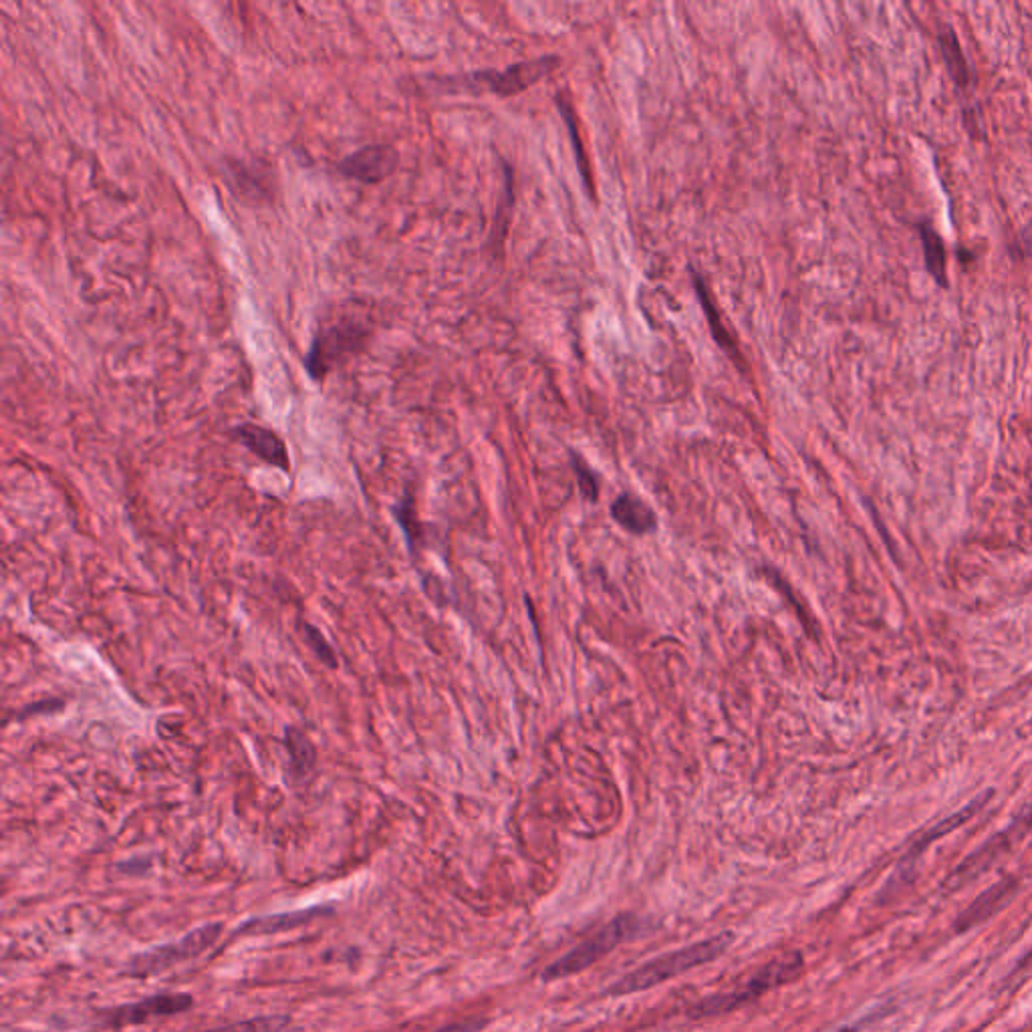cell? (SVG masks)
Listing matches in <instances>:
<instances>
[{
	"mask_svg": "<svg viewBox=\"0 0 1032 1032\" xmlns=\"http://www.w3.org/2000/svg\"><path fill=\"white\" fill-rule=\"evenodd\" d=\"M486 1024H489V1020L486 1019L470 1017V1019L458 1020V1022H452V1024L442 1027V1029H438V1031L434 1032H480Z\"/></svg>",
	"mask_w": 1032,
	"mask_h": 1032,
	"instance_id": "23",
	"label": "cell"
},
{
	"mask_svg": "<svg viewBox=\"0 0 1032 1032\" xmlns=\"http://www.w3.org/2000/svg\"><path fill=\"white\" fill-rule=\"evenodd\" d=\"M1014 250L1020 258H1032V221L1017 234Z\"/></svg>",
	"mask_w": 1032,
	"mask_h": 1032,
	"instance_id": "24",
	"label": "cell"
},
{
	"mask_svg": "<svg viewBox=\"0 0 1032 1032\" xmlns=\"http://www.w3.org/2000/svg\"><path fill=\"white\" fill-rule=\"evenodd\" d=\"M194 1007V998L190 995H180V992H164V995H154L134 1002V1005H123V1007L110 1008L99 1014L108 1027L122 1029V1027H134V1024H144L149 1020L161 1019V1017H172L180 1014Z\"/></svg>",
	"mask_w": 1032,
	"mask_h": 1032,
	"instance_id": "8",
	"label": "cell"
},
{
	"mask_svg": "<svg viewBox=\"0 0 1032 1032\" xmlns=\"http://www.w3.org/2000/svg\"><path fill=\"white\" fill-rule=\"evenodd\" d=\"M224 182L246 204H265L274 197V172L267 161L224 160Z\"/></svg>",
	"mask_w": 1032,
	"mask_h": 1032,
	"instance_id": "9",
	"label": "cell"
},
{
	"mask_svg": "<svg viewBox=\"0 0 1032 1032\" xmlns=\"http://www.w3.org/2000/svg\"><path fill=\"white\" fill-rule=\"evenodd\" d=\"M614 516L617 518V523L624 527V529L631 530V532H648L655 527V516H653L652 511L641 503L636 496H621L617 503L614 504Z\"/></svg>",
	"mask_w": 1032,
	"mask_h": 1032,
	"instance_id": "17",
	"label": "cell"
},
{
	"mask_svg": "<svg viewBox=\"0 0 1032 1032\" xmlns=\"http://www.w3.org/2000/svg\"><path fill=\"white\" fill-rule=\"evenodd\" d=\"M291 1022V1017L281 1014V1017H257V1019L243 1020L234 1022L228 1027H221L214 1031L206 1032H279Z\"/></svg>",
	"mask_w": 1032,
	"mask_h": 1032,
	"instance_id": "20",
	"label": "cell"
},
{
	"mask_svg": "<svg viewBox=\"0 0 1032 1032\" xmlns=\"http://www.w3.org/2000/svg\"><path fill=\"white\" fill-rule=\"evenodd\" d=\"M371 339V321L361 309L345 307L337 319L321 325L315 333L305 368L313 380H325L333 369L341 368L351 357L361 354Z\"/></svg>",
	"mask_w": 1032,
	"mask_h": 1032,
	"instance_id": "2",
	"label": "cell"
},
{
	"mask_svg": "<svg viewBox=\"0 0 1032 1032\" xmlns=\"http://www.w3.org/2000/svg\"><path fill=\"white\" fill-rule=\"evenodd\" d=\"M692 274H694L696 293H698V299H700L704 313H706V317H708V325H710V332H713L716 344L720 345L722 349H726L728 354H732V357H738L734 339H732V337L728 335V332H726V327L722 325V319H720V313H718L716 307H714L713 299H710V293H708L706 284H704V281H702L700 274H698V272H692Z\"/></svg>",
	"mask_w": 1032,
	"mask_h": 1032,
	"instance_id": "18",
	"label": "cell"
},
{
	"mask_svg": "<svg viewBox=\"0 0 1032 1032\" xmlns=\"http://www.w3.org/2000/svg\"><path fill=\"white\" fill-rule=\"evenodd\" d=\"M284 742H287V750H289V756H291L293 773L299 774V776L307 774L315 766V759H317L315 747L311 744L307 734L299 728H287Z\"/></svg>",
	"mask_w": 1032,
	"mask_h": 1032,
	"instance_id": "19",
	"label": "cell"
},
{
	"mask_svg": "<svg viewBox=\"0 0 1032 1032\" xmlns=\"http://www.w3.org/2000/svg\"><path fill=\"white\" fill-rule=\"evenodd\" d=\"M233 436L245 448H248L253 455L258 456L262 462L283 468V470H289V467H291L287 446L279 438V434H274L269 428L258 426V424H240V426L234 428Z\"/></svg>",
	"mask_w": 1032,
	"mask_h": 1032,
	"instance_id": "12",
	"label": "cell"
},
{
	"mask_svg": "<svg viewBox=\"0 0 1032 1032\" xmlns=\"http://www.w3.org/2000/svg\"><path fill=\"white\" fill-rule=\"evenodd\" d=\"M732 942H734V935L725 932V934L713 935L704 942L680 947L676 952H668L664 956H658L641 964L636 971L627 972L626 976H621L607 988V995L626 996L650 990L653 986L664 984L665 980L677 978L680 974H686L698 966L720 958L726 950L732 946Z\"/></svg>",
	"mask_w": 1032,
	"mask_h": 1032,
	"instance_id": "1",
	"label": "cell"
},
{
	"mask_svg": "<svg viewBox=\"0 0 1032 1032\" xmlns=\"http://www.w3.org/2000/svg\"><path fill=\"white\" fill-rule=\"evenodd\" d=\"M222 934V923H206L182 935L178 942L164 946L149 947L136 954L127 962V974L132 978H149L161 972L170 971L176 964L197 958L202 952L214 946Z\"/></svg>",
	"mask_w": 1032,
	"mask_h": 1032,
	"instance_id": "5",
	"label": "cell"
},
{
	"mask_svg": "<svg viewBox=\"0 0 1032 1032\" xmlns=\"http://www.w3.org/2000/svg\"><path fill=\"white\" fill-rule=\"evenodd\" d=\"M557 101H559V105H561V111H563V115H565L567 125H569V132H571V137L575 139V154H577L579 168H581V173H583V176H585V180H587V170H585V158H583V149H581V142H579V136H577V123H575V117L571 115V108L567 105L565 99L559 98L557 99Z\"/></svg>",
	"mask_w": 1032,
	"mask_h": 1032,
	"instance_id": "22",
	"label": "cell"
},
{
	"mask_svg": "<svg viewBox=\"0 0 1032 1032\" xmlns=\"http://www.w3.org/2000/svg\"><path fill=\"white\" fill-rule=\"evenodd\" d=\"M303 629H305V641H307L309 648L315 652V655L319 658L321 662L325 665H329V668H337L335 652H333L329 641L325 639V636L321 633L319 629L311 626V624H305Z\"/></svg>",
	"mask_w": 1032,
	"mask_h": 1032,
	"instance_id": "21",
	"label": "cell"
},
{
	"mask_svg": "<svg viewBox=\"0 0 1032 1032\" xmlns=\"http://www.w3.org/2000/svg\"><path fill=\"white\" fill-rule=\"evenodd\" d=\"M990 797H992V790H988V793H984V795H980V797H976V799L972 800L971 805H966L964 809H960L958 812H954L952 817H947V819H944L942 823L935 825L934 829H930V831H928V833H926V835H923L922 839H920V841H918V843H916V845L910 849V853L906 855V860L901 861V863H908V861L918 860V855H920L923 849L928 848L932 841L940 839V837L947 835L950 831L958 829L960 825L966 823L968 819H972L976 812L983 809L984 805L990 800Z\"/></svg>",
	"mask_w": 1032,
	"mask_h": 1032,
	"instance_id": "15",
	"label": "cell"
},
{
	"mask_svg": "<svg viewBox=\"0 0 1032 1032\" xmlns=\"http://www.w3.org/2000/svg\"><path fill=\"white\" fill-rule=\"evenodd\" d=\"M872 1017L873 1014H867V1019H861L860 1022H853V1024H849V1027H843L841 1031H837V1032H860L861 1029L865 1027V1024H870V1022H872L873 1020Z\"/></svg>",
	"mask_w": 1032,
	"mask_h": 1032,
	"instance_id": "25",
	"label": "cell"
},
{
	"mask_svg": "<svg viewBox=\"0 0 1032 1032\" xmlns=\"http://www.w3.org/2000/svg\"><path fill=\"white\" fill-rule=\"evenodd\" d=\"M397 164H400V154L394 146L369 144L345 156L344 160L337 164V170L345 178L356 180L361 184H381L395 172Z\"/></svg>",
	"mask_w": 1032,
	"mask_h": 1032,
	"instance_id": "10",
	"label": "cell"
},
{
	"mask_svg": "<svg viewBox=\"0 0 1032 1032\" xmlns=\"http://www.w3.org/2000/svg\"><path fill=\"white\" fill-rule=\"evenodd\" d=\"M916 228H918V234L922 238L926 269L932 274L935 283L940 284L942 289H947L950 283H947L946 277V246H944L942 236L935 233L928 222H920Z\"/></svg>",
	"mask_w": 1032,
	"mask_h": 1032,
	"instance_id": "16",
	"label": "cell"
},
{
	"mask_svg": "<svg viewBox=\"0 0 1032 1032\" xmlns=\"http://www.w3.org/2000/svg\"><path fill=\"white\" fill-rule=\"evenodd\" d=\"M559 57H541L535 61L518 63L504 71H480L460 79H450L448 83L470 89H489L498 96H516L535 86L545 75L551 74L559 67Z\"/></svg>",
	"mask_w": 1032,
	"mask_h": 1032,
	"instance_id": "6",
	"label": "cell"
},
{
	"mask_svg": "<svg viewBox=\"0 0 1032 1032\" xmlns=\"http://www.w3.org/2000/svg\"><path fill=\"white\" fill-rule=\"evenodd\" d=\"M938 45L942 51V57L946 63L947 74L952 77L954 86L960 93H968L974 87V74H972L971 63L966 59L958 37L952 26H942L938 33Z\"/></svg>",
	"mask_w": 1032,
	"mask_h": 1032,
	"instance_id": "14",
	"label": "cell"
},
{
	"mask_svg": "<svg viewBox=\"0 0 1032 1032\" xmlns=\"http://www.w3.org/2000/svg\"><path fill=\"white\" fill-rule=\"evenodd\" d=\"M1019 891L1017 877H1005L998 884L988 887L984 894L976 897L966 910L962 911L956 920V932H968L972 928L988 922L1002 908H1007L1010 899Z\"/></svg>",
	"mask_w": 1032,
	"mask_h": 1032,
	"instance_id": "11",
	"label": "cell"
},
{
	"mask_svg": "<svg viewBox=\"0 0 1032 1032\" xmlns=\"http://www.w3.org/2000/svg\"><path fill=\"white\" fill-rule=\"evenodd\" d=\"M332 913L329 908H309V910L287 911V913H274V916H262V918H253L243 923L236 934L243 935H269L277 932H287L299 926L313 922L315 918Z\"/></svg>",
	"mask_w": 1032,
	"mask_h": 1032,
	"instance_id": "13",
	"label": "cell"
},
{
	"mask_svg": "<svg viewBox=\"0 0 1032 1032\" xmlns=\"http://www.w3.org/2000/svg\"><path fill=\"white\" fill-rule=\"evenodd\" d=\"M1032 825V809L1031 811L1024 812L1020 817L1019 821L1010 825L1008 829H1005L1002 833L992 837L990 841H986L983 848L978 851H974L971 857L960 863L958 867L954 870V873H950V877L946 879V889L947 891H958L964 885L972 884L974 879H978L988 867L995 865V861L1005 855L1010 845L1019 839L1029 827Z\"/></svg>",
	"mask_w": 1032,
	"mask_h": 1032,
	"instance_id": "7",
	"label": "cell"
},
{
	"mask_svg": "<svg viewBox=\"0 0 1032 1032\" xmlns=\"http://www.w3.org/2000/svg\"><path fill=\"white\" fill-rule=\"evenodd\" d=\"M803 968H805V960L800 952H787L783 956H776L754 972L744 986H740L732 992L704 998L698 1005H694L689 1010V1019H710V1017H720V1014L738 1010L752 1000H756L759 996L797 980L803 974Z\"/></svg>",
	"mask_w": 1032,
	"mask_h": 1032,
	"instance_id": "3",
	"label": "cell"
},
{
	"mask_svg": "<svg viewBox=\"0 0 1032 1032\" xmlns=\"http://www.w3.org/2000/svg\"><path fill=\"white\" fill-rule=\"evenodd\" d=\"M638 930L639 918H636L633 913L615 916L614 920L607 926H603L599 932L590 935L579 946L569 950L565 956H561V958L554 960L553 964H549L542 972V980L545 983H554V980L569 978V976H575L579 972L587 971L593 964H597L599 960L605 958L612 950H615L619 944H624L631 935L638 934Z\"/></svg>",
	"mask_w": 1032,
	"mask_h": 1032,
	"instance_id": "4",
	"label": "cell"
}]
</instances>
